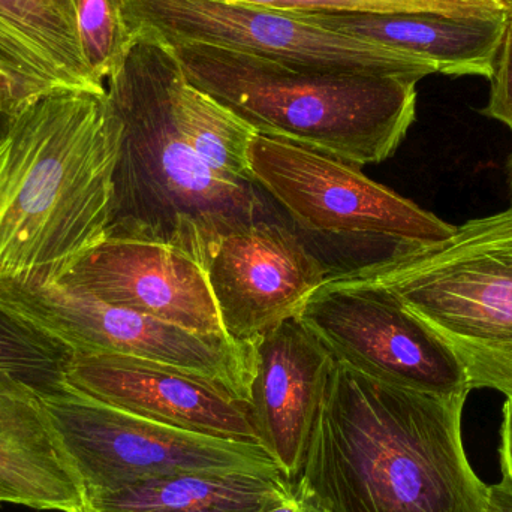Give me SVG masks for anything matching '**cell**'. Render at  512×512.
I'll use <instances>...</instances> for the list:
<instances>
[{
  "mask_svg": "<svg viewBox=\"0 0 512 512\" xmlns=\"http://www.w3.org/2000/svg\"><path fill=\"white\" fill-rule=\"evenodd\" d=\"M248 156L255 185L303 230L382 245H430L456 231L361 167L310 147L255 134Z\"/></svg>",
  "mask_w": 512,
  "mask_h": 512,
  "instance_id": "30bf717a",
  "label": "cell"
},
{
  "mask_svg": "<svg viewBox=\"0 0 512 512\" xmlns=\"http://www.w3.org/2000/svg\"><path fill=\"white\" fill-rule=\"evenodd\" d=\"M466 400L336 361L295 490L318 512H489L463 445Z\"/></svg>",
  "mask_w": 512,
  "mask_h": 512,
  "instance_id": "6da1fadb",
  "label": "cell"
},
{
  "mask_svg": "<svg viewBox=\"0 0 512 512\" xmlns=\"http://www.w3.org/2000/svg\"><path fill=\"white\" fill-rule=\"evenodd\" d=\"M499 454H501L502 477L512 478V402L508 399L504 405Z\"/></svg>",
  "mask_w": 512,
  "mask_h": 512,
  "instance_id": "cb8c5ba5",
  "label": "cell"
},
{
  "mask_svg": "<svg viewBox=\"0 0 512 512\" xmlns=\"http://www.w3.org/2000/svg\"><path fill=\"white\" fill-rule=\"evenodd\" d=\"M65 382L138 417L213 438L259 444L251 405L212 379L117 354H71Z\"/></svg>",
  "mask_w": 512,
  "mask_h": 512,
  "instance_id": "7c38bea8",
  "label": "cell"
},
{
  "mask_svg": "<svg viewBox=\"0 0 512 512\" xmlns=\"http://www.w3.org/2000/svg\"><path fill=\"white\" fill-rule=\"evenodd\" d=\"M489 512H512V478L489 486Z\"/></svg>",
  "mask_w": 512,
  "mask_h": 512,
  "instance_id": "d4e9b609",
  "label": "cell"
},
{
  "mask_svg": "<svg viewBox=\"0 0 512 512\" xmlns=\"http://www.w3.org/2000/svg\"><path fill=\"white\" fill-rule=\"evenodd\" d=\"M282 472H180L89 498V512H261L291 495Z\"/></svg>",
  "mask_w": 512,
  "mask_h": 512,
  "instance_id": "ac0fdd59",
  "label": "cell"
},
{
  "mask_svg": "<svg viewBox=\"0 0 512 512\" xmlns=\"http://www.w3.org/2000/svg\"><path fill=\"white\" fill-rule=\"evenodd\" d=\"M0 309L72 354L155 361L218 382L251 405L254 342L195 333L59 282L0 277Z\"/></svg>",
  "mask_w": 512,
  "mask_h": 512,
  "instance_id": "8992f818",
  "label": "cell"
},
{
  "mask_svg": "<svg viewBox=\"0 0 512 512\" xmlns=\"http://www.w3.org/2000/svg\"><path fill=\"white\" fill-rule=\"evenodd\" d=\"M39 399L87 502L99 493L180 472H282L261 445L165 426L99 402L66 382Z\"/></svg>",
  "mask_w": 512,
  "mask_h": 512,
  "instance_id": "52a82bcc",
  "label": "cell"
},
{
  "mask_svg": "<svg viewBox=\"0 0 512 512\" xmlns=\"http://www.w3.org/2000/svg\"><path fill=\"white\" fill-rule=\"evenodd\" d=\"M510 176H511V191H512V158L510 162Z\"/></svg>",
  "mask_w": 512,
  "mask_h": 512,
  "instance_id": "f1b7e54d",
  "label": "cell"
},
{
  "mask_svg": "<svg viewBox=\"0 0 512 512\" xmlns=\"http://www.w3.org/2000/svg\"><path fill=\"white\" fill-rule=\"evenodd\" d=\"M59 282L195 333L227 336L204 268L170 246L105 237Z\"/></svg>",
  "mask_w": 512,
  "mask_h": 512,
  "instance_id": "4fadbf2b",
  "label": "cell"
},
{
  "mask_svg": "<svg viewBox=\"0 0 512 512\" xmlns=\"http://www.w3.org/2000/svg\"><path fill=\"white\" fill-rule=\"evenodd\" d=\"M351 270L436 331L472 390L490 388L512 402V204L456 227L444 242L409 243Z\"/></svg>",
  "mask_w": 512,
  "mask_h": 512,
  "instance_id": "5b68a950",
  "label": "cell"
},
{
  "mask_svg": "<svg viewBox=\"0 0 512 512\" xmlns=\"http://www.w3.org/2000/svg\"><path fill=\"white\" fill-rule=\"evenodd\" d=\"M490 98L481 110L490 119L504 123L512 131V14L508 12L504 33L489 77Z\"/></svg>",
  "mask_w": 512,
  "mask_h": 512,
  "instance_id": "603a6c76",
  "label": "cell"
},
{
  "mask_svg": "<svg viewBox=\"0 0 512 512\" xmlns=\"http://www.w3.org/2000/svg\"><path fill=\"white\" fill-rule=\"evenodd\" d=\"M77 27L84 57L105 84L134 42L123 17L122 0H78Z\"/></svg>",
  "mask_w": 512,
  "mask_h": 512,
  "instance_id": "44dd1931",
  "label": "cell"
},
{
  "mask_svg": "<svg viewBox=\"0 0 512 512\" xmlns=\"http://www.w3.org/2000/svg\"><path fill=\"white\" fill-rule=\"evenodd\" d=\"M264 8L282 9L289 12H432L451 17H477L495 14L496 9L480 3L460 0H230Z\"/></svg>",
  "mask_w": 512,
  "mask_h": 512,
  "instance_id": "7402d4cb",
  "label": "cell"
},
{
  "mask_svg": "<svg viewBox=\"0 0 512 512\" xmlns=\"http://www.w3.org/2000/svg\"><path fill=\"white\" fill-rule=\"evenodd\" d=\"M174 108L180 131L200 161L224 179L255 183L248 150L256 132L248 123L192 86L185 72L177 83Z\"/></svg>",
  "mask_w": 512,
  "mask_h": 512,
  "instance_id": "d6986e66",
  "label": "cell"
},
{
  "mask_svg": "<svg viewBox=\"0 0 512 512\" xmlns=\"http://www.w3.org/2000/svg\"><path fill=\"white\" fill-rule=\"evenodd\" d=\"M78 0H0V111L24 108L62 90L104 95L84 57Z\"/></svg>",
  "mask_w": 512,
  "mask_h": 512,
  "instance_id": "9a60e30c",
  "label": "cell"
},
{
  "mask_svg": "<svg viewBox=\"0 0 512 512\" xmlns=\"http://www.w3.org/2000/svg\"><path fill=\"white\" fill-rule=\"evenodd\" d=\"M337 363L387 384L436 396L471 393L453 349L393 292L373 280L331 271L297 315Z\"/></svg>",
  "mask_w": 512,
  "mask_h": 512,
  "instance_id": "9c48e42d",
  "label": "cell"
},
{
  "mask_svg": "<svg viewBox=\"0 0 512 512\" xmlns=\"http://www.w3.org/2000/svg\"><path fill=\"white\" fill-rule=\"evenodd\" d=\"M182 75L170 44L138 30L105 81L120 125L107 237L170 246L203 267L222 237L268 212L258 185L218 176L186 143L174 108Z\"/></svg>",
  "mask_w": 512,
  "mask_h": 512,
  "instance_id": "7a4b0ae2",
  "label": "cell"
},
{
  "mask_svg": "<svg viewBox=\"0 0 512 512\" xmlns=\"http://www.w3.org/2000/svg\"><path fill=\"white\" fill-rule=\"evenodd\" d=\"M510 12L512 14V0H511V3H510Z\"/></svg>",
  "mask_w": 512,
  "mask_h": 512,
  "instance_id": "f546056e",
  "label": "cell"
},
{
  "mask_svg": "<svg viewBox=\"0 0 512 512\" xmlns=\"http://www.w3.org/2000/svg\"><path fill=\"white\" fill-rule=\"evenodd\" d=\"M0 504L89 512L86 490L39 394L5 372L0 373Z\"/></svg>",
  "mask_w": 512,
  "mask_h": 512,
  "instance_id": "2e32d148",
  "label": "cell"
},
{
  "mask_svg": "<svg viewBox=\"0 0 512 512\" xmlns=\"http://www.w3.org/2000/svg\"><path fill=\"white\" fill-rule=\"evenodd\" d=\"M261 512H318L300 493L295 490H292L291 495L286 496V498L280 499V501L274 502V504L268 505L267 508H264Z\"/></svg>",
  "mask_w": 512,
  "mask_h": 512,
  "instance_id": "484cf974",
  "label": "cell"
},
{
  "mask_svg": "<svg viewBox=\"0 0 512 512\" xmlns=\"http://www.w3.org/2000/svg\"><path fill=\"white\" fill-rule=\"evenodd\" d=\"M119 120L107 96L51 93L0 141V277L57 282L107 237Z\"/></svg>",
  "mask_w": 512,
  "mask_h": 512,
  "instance_id": "3957f363",
  "label": "cell"
},
{
  "mask_svg": "<svg viewBox=\"0 0 512 512\" xmlns=\"http://www.w3.org/2000/svg\"><path fill=\"white\" fill-rule=\"evenodd\" d=\"M510 11L477 17L432 12H300L327 29L405 51L448 77H486Z\"/></svg>",
  "mask_w": 512,
  "mask_h": 512,
  "instance_id": "e0dca14e",
  "label": "cell"
},
{
  "mask_svg": "<svg viewBox=\"0 0 512 512\" xmlns=\"http://www.w3.org/2000/svg\"><path fill=\"white\" fill-rule=\"evenodd\" d=\"M203 268L225 333L242 343L297 318L331 274L298 234L268 218L222 237Z\"/></svg>",
  "mask_w": 512,
  "mask_h": 512,
  "instance_id": "8fae6325",
  "label": "cell"
},
{
  "mask_svg": "<svg viewBox=\"0 0 512 512\" xmlns=\"http://www.w3.org/2000/svg\"><path fill=\"white\" fill-rule=\"evenodd\" d=\"M72 352L56 340L0 309V373L5 372L38 394L65 384Z\"/></svg>",
  "mask_w": 512,
  "mask_h": 512,
  "instance_id": "ffe728a7",
  "label": "cell"
},
{
  "mask_svg": "<svg viewBox=\"0 0 512 512\" xmlns=\"http://www.w3.org/2000/svg\"><path fill=\"white\" fill-rule=\"evenodd\" d=\"M15 116H9V114L2 113L0 111V141L3 140V138L6 137V134H8L9 128H11L12 119H14Z\"/></svg>",
  "mask_w": 512,
  "mask_h": 512,
  "instance_id": "83f0119b",
  "label": "cell"
},
{
  "mask_svg": "<svg viewBox=\"0 0 512 512\" xmlns=\"http://www.w3.org/2000/svg\"><path fill=\"white\" fill-rule=\"evenodd\" d=\"M460 2L480 3L496 11H510L511 0H460Z\"/></svg>",
  "mask_w": 512,
  "mask_h": 512,
  "instance_id": "4316f807",
  "label": "cell"
},
{
  "mask_svg": "<svg viewBox=\"0 0 512 512\" xmlns=\"http://www.w3.org/2000/svg\"><path fill=\"white\" fill-rule=\"evenodd\" d=\"M251 411L259 444L297 481L336 358L297 318L254 340Z\"/></svg>",
  "mask_w": 512,
  "mask_h": 512,
  "instance_id": "5bb4252c",
  "label": "cell"
},
{
  "mask_svg": "<svg viewBox=\"0 0 512 512\" xmlns=\"http://www.w3.org/2000/svg\"><path fill=\"white\" fill-rule=\"evenodd\" d=\"M129 32L149 30L168 44L212 45L295 65L420 81L435 69L405 51L327 29L300 12L230 0H122Z\"/></svg>",
  "mask_w": 512,
  "mask_h": 512,
  "instance_id": "ba28073f",
  "label": "cell"
},
{
  "mask_svg": "<svg viewBox=\"0 0 512 512\" xmlns=\"http://www.w3.org/2000/svg\"><path fill=\"white\" fill-rule=\"evenodd\" d=\"M170 47L186 80L256 134L357 167L391 158L417 116L414 78L312 68L191 42Z\"/></svg>",
  "mask_w": 512,
  "mask_h": 512,
  "instance_id": "277c9868",
  "label": "cell"
}]
</instances>
